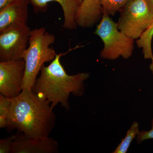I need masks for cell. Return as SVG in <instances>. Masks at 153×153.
<instances>
[{
	"instance_id": "cell-1",
	"label": "cell",
	"mask_w": 153,
	"mask_h": 153,
	"mask_svg": "<svg viewBox=\"0 0 153 153\" xmlns=\"http://www.w3.org/2000/svg\"><path fill=\"white\" fill-rule=\"evenodd\" d=\"M53 110L49 102L33 91L23 89L12 99L7 128L32 137H49L56 121Z\"/></svg>"
},
{
	"instance_id": "cell-2",
	"label": "cell",
	"mask_w": 153,
	"mask_h": 153,
	"mask_svg": "<svg viewBox=\"0 0 153 153\" xmlns=\"http://www.w3.org/2000/svg\"><path fill=\"white\" fill-rule=\"evenodd\" d=\"M71 50L57 54L49 66L44 65L32 88L33 92L38 97L49 102L53 109L60 104L69 110V95L72 94L74 96H82L85 91L84 82L90 76L87 72L74 75L67 74L61 64L60 58Z\"/></svg>"
},
{
	"instance_id": "cell-3",
	"label": "cell",
	"mask_w": 153,
	"mask_h": 153,
	"mask_svg": "<svg viewBox=\"0 0 153 153\" xmlns=\"http://www.w3.org/2000/svg\"><path fill=\"white\" fill-rule=\"evenodd\" d=\"M55 36L44 27L31 30L29 46L22 56L25 62V71L22 90H32L44 63L55 59L57 54L50 46L55 43Z\"/></svg>"
},
{
	"instance_id": "cell-4",
	"label": "cell",
	"mask_w": 153,
	"mask_h": 153,
	"mask_svg": "<svg viewBox=\"0 0 153 153\" xmlns=\"http://www.w3.org/2000/svg\"><path fill=\"white\" fill-rule=\"evenodd\" d=\"M94 33L104 44L100 53L102 58L115 60L122 57L127 59L132 55L134 40L119 30L117 23L107 14L103 13Z\"/></svg>"
},
{
	"instance_id": "cell-5",
	"label": "cell",
	"mask_w": 153,
	"mask_h": 153,
	"mask_svg": "<svg viewBox=\"0 0 153 153\" xmlns=\"http://www.w3.org/2000/svg\"><path fill=\"white\" fill-rule=\"evenodd\" d=\"M119 30L134 39H138L153 20V13L146 0H129L120 10Z\"/></svg>"
},
{
	"instance_id": "cell-6",
	"label": "cell",
	"mask_w": 153,
	"mask_h": 153,
	"mask_svg": "<svg viewBox=\"0 0 153 153\" xmlns=\"http://www.w3.org/2000/svg\"><path fill=\"white\" fill-rule=\"evenodd\" d=\"M31 30L27 25L0 32L1 62L22 59L23 54L27 48Z\"/></svg>"
},
{
	"instance_id": "cell-7",
	"label": "cell",
	"mask_w": 153,
	"mask_h": 153,
	"mask_svg": "<svg viewBox=\"0 0 153 153\" xmlns=\"http://www.w3.org/2000/svg\"><path fill=\"white\" fill-rule=\"evenodd\" d=\"M25 71L23 59L0 62V93L6 97L13 98L22 91Z\"/></svg>"
},
{
	"instance_id": "cell-8",
	"label": "cell",
	"mask_w": 153,
	"mask_h": 153,
	"mask_svg": "<svg viewBox=\"0 0 153 153\" xmlns=\"http://www.w3.org/2000/svg\"><path fill=\"white\" fill-rule=\"evenodd\" d=\"M59 145L49 137L35 138L22 134L15 139L11 153H56Z\"/></svg>"
},
{
	"instance_id": "cell-9",
	"label": "cell",
	"mask_w": 153,
	"mask_h": 153,
	"mask_svg": "<svg viewBox=\"0 0 153 153\" xmlns=\"http://www.w3.org/2000/svg\"><path fill=\"white\" fill-rule=\"evenodd\" d=\"M30 0H18L0 10V32L27 26Z\"/></svg>"
},
{
	"instance_id": "cell-10",
	"label": "cell",
	"mask_w": 153,
	"mask_h": 153,
	"mask_svg": "<svg viewBox=\"0 0 153 153\" xmlns=\"http://www.w3.org/2000/svg\"><path fill=\"white\" fill-rule=\"evenodd\" d=\"M52 1L57 2L62 7L64 17L63 28L69 30L76 29V14L82 0H30L35 13L46 12L48 3Z\"/></svg>"
},
{
	"instance_id": "cell-11",
	"label": "cell",
	"mask_w": 153,
	"mask_h": 153,
	"mask_svg": "<svg viewBox=\"0 0 153 153\" xmlns=\"http://www.w3.org/2000/svg\"><path fill=\"white\" fill-rule=\"evenodd\" d=\"M102 15L100 0H82L76 14V25L82 28L91 27L100 22Z\"/></svg>"
},
{
	"instance_id": "cell-12",
	"label": "cell",
	"mask_w": 153,
	"mask_h": 153,
	"mask_svg": "<svg viewBox=\"0 0 153 153\" xmlns=\"http://www.w3.org/2000/svg\"><path fill=\"white\" fill-rule=\"evenodd\" d=\"M153 36V20L147 30L137 40L138 47L142 48L144 58L151 59L152 63L150 68L153 74V55L152 48V42Z\"/></svg>"
},
{
	"instance_id": "cell-13",
	"label": "cell",
	"mask_w": 153,
	"mask_h": 153,
	"mask_svg": "<svg viewBox=\"0 0 153 153\" xmlns=\"http://www.w3.org/2000/svg\"><path fill=\"white\" fill-rule=\"evenodd\" d=\"M139 124L136 121L134 122L127 132L125 137L122 140L120 143L117 147L112 153H126L132 141L137 137L140 132Z\"/></svg>"
},
{
	"instance_id": "cell-14",
	"label": "cell",
	"mask_w": 153,
	"mask_h": 153,
	"mask_svg": "<svg viewBox=\"0 0 153 153\" xmlns=\"http://www.w3.org/2000/svg\"><path fill=\"white\" fill-rule=\"evenodd\" d=\"M103 13L114 16L120 11L129 0H100Z\"/></svg>"
},
{
	"instance_id": "cell-15",
	"label": "cell",
	"mask_w": 153,
	"mask_h": 153,
	"mask_svg": "<svg viewBox=\"0 0 153 153\" xmlns=\"http://www.w3.org/2000/svg\"><path fill=\"white\" fill-rule=\"evenodd\" d=\"M12 98L0 94V128L8 126V118Z\"/></svg>"
},
{
	"instance_id": "cell-16",
	"label": "cell",
	"mask_w": 153,
	"mask_h": 153,
	"mask_svg": "<svg viewBox=\"0 0 153 153\" xmlns=\"http://www.w3.org/2000/svg\"><path fill=\"white\" fill-rule=\"evenodd\" d=\"M18 134L12 135L10 136L0 140V153H11L15 139Z\"/></svg>"
},
{
	"instance_id": "cell-17",
	"label": "cell",
	"mask_w": 153,
	"mask_h": 153,
	"mask_svg": "<svg viewBox=\"0 0 153 153\" xmlns=\"http://www.w3.org/2000/svg\"><path fill=\"white\" fill-rule=\"evenodd\" d=\"M152 128L149 131L143 130L140 131L137 136V143L139 144L144 141L149 139H153V118L152 121Z\"/></svg>"
},
{
	"instance_id": "cell-18",
	"label": "cell",
	"mask_w": 153,
	"mask_h": 153,
	"mask_svg": "<svg viewBox=\"0 0 153 153\" xmlns=\"http://www.w3.org/2000/svg\"><path fill=\"white\" fill-rule=\"evenodd\" d=\"M18 0H0V10Z\"/></svg>"
},
{
	"instance_id": "cell-19",
	"label": "cell",
	"mask_w": 153,
	"mask_h": 153,
	"mask_svg": "<svg viewBox=\"0 0 153 153\" xmlns=\"http://www.w3.org/2000/svg\"><path fill=\"white\" fill-rule=\"evenodd\" d=\"M149 7L153 13V0H146Z\"/></svg>"
}]
</instances>
